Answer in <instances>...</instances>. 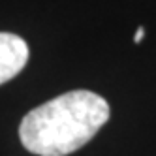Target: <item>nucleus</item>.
Listing matches in <instances>:
<instances>
[{
    "mask_svg": "<svg viewBox=\"0 0 156 156\" xmlns=\"http://www.w3.org/2000/svg\"><path fill=\"white\" fill-rule=\"evenodd\" d=\"M28 45L27 41L12 32H0V85L21 72L28 62Z\"/></svg>",
    "mask_w": 156,
    "mask_h": 156,
    "instance_id": "nucleus-2",
    "label": "nucleus"
},
{
    "mask_svg": "<svg viewBox=\"0 0 156 156\" xmlns=\"http://www.w3.org/2000/svg\"><path fill=\"white\" fill-rule=\"evenodd\" d=\"M109 104L90 90H70L23 117L19 139L38 156H66L90 141L109 120Z\"/></svg>",
    "mask_w": 156,
    "mask_h": 156,
    "instance_id": "nucleus-1",
    "label": "nucleus"
},
{
    "mask_svg": "<svg viewBox=\"0 0 156 156\" xmlns=\"http://www.w3.org/2000/svg\"><path fill=\"white\" fill-rule=\"evenodd\" d=\"M143 36H145V28H143V27H139V28L136 30V34H133V41L139 43V41L143 40Z\"/></svg>",
    "mask_w": 156,
    "mask_h": 156,
    "instance_id": "nucleus-3",
    "label": "nucleus"
}]
</instances>
